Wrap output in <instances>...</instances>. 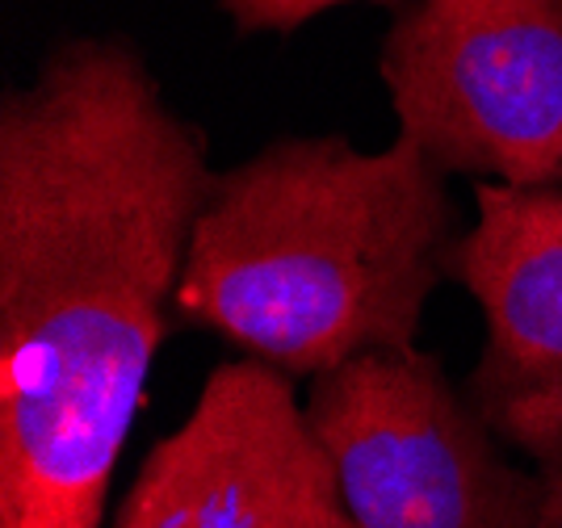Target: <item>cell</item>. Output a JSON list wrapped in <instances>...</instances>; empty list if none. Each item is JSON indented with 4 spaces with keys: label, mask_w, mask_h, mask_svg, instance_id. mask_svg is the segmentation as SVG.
I'll list each match as a JSON object with an SVG mask.
<instances>
[{
    "label": "cell",
    "mask_w": 562,
    "mask_h": 528,
    "mask_svg": "<svg viewBox=\"0 0 562 528\" xmlns=\"http://www.w3.org/2000/svg\"><path fill=\"white\" fill-rule=\"evenodd\" d=\"M211 143L126 34L0 101V528H97L168 336Z\"/></svg>",
    "instance_id": "obj_1"
},
{
    "label": "cell",
    "mask_w": 562,
    "mask_h": 528,
    "mask_svg": "<svg viewBox=\"0 0 562 528\" xmlns=\"http://www.w3.org/2000/svg\"><path fill=\"white\" fill-rule=\"evenodd\" d=\"M458 239L449 172L416 138L357 151L281 135L214 172L172 311L285 378L416 345Z\"/></svg>",
    "instance_id": "obj_2"
},
{
    "label": "cell",
    "mask_w": 562,
    "mask_h": 528,
    "mask_svg": "<svg viewBox=\"0 0 562 528\" xmlns=\"http://www.w3.org/2000/svg\"><path fill=\"white\" fill-rule=\"evenodd\" d=\"M306 419L361 528H541V474L424 348H378L311 378Z\"/></svg>",
    "instance_id": "obj_3"
},
{
    "label": "cell",
    "mask_w": 562,
    "mask_h": 528,
    "mask_svg": "<svg viewBox=\"0 0 562 528\" xmlns=\"http://www.w3.org/2000/svg\"><path fill=\"white\" fill-rule=\"evenodd\" d=\"M378 76L449 177L562 189V0H407Z\"/></svg>",
    "instance_id": "obj_4"
},
{
    "label": "cell",
    "mask_w": 562,
    "mask_h": 528,
    "mask_svg": "<svg viewBox=\"0 0 562 528\" xmlns=\"http://www.w3.org/2000/svg\"><path fill=\"white\" fill-rule=\"evenodd\" d=\"M114 528H361L294 378L257 357L214 366L181 428L151 445Z\"/></svg>",
    "instance_id": "obj_5"
},
{
    "label": "cell",
    "mask_w": 562,
    "mask_h": 528,
    "mask_svg": "<svg viewBox=\"0 0 562 528\" xmlns=\"http://www.w3.org/2000/svg\"><path fill=\"white\" fill-rule=\"evenodd\" d=\"M446 277L487 327L467 398L541 465L562 445V189L474 181V223L449 244Z\"/></svg>",
    "instance_id": "obj_6"
},
{
    "label": "cell",
    "mask_w": 562,
    "mask_h": 528,
    "mask_svg": "<svg viewBox=\"0 0 562 528\" xmlns=\"http://www.w3.org/2000/svg\"><path fill=\"white\" fill-rule=\"evenodd\" d=\"M340 4H361V0H218L235 34H294L299 25ZM366 4H382L395 13L407 0H366Z\"/></svg>",
    "instance_id": "obj_7"
},
{
    "label": "cell",
    "mask_w": 562,
    "mask_h": 528,
    "mask_svg": "<svg viewBox=\"0 0 562 528\" xmlns=\"http://www.w3.org/2000/svg\"><path fill=\"white\" fill-rule=\"evenodd\" d=\"M541 491H546V504H541V528H562V445L554 458H546L538 465Z\"/></svg>",
    "instance_id": "obj_8"
}]
</instances>
